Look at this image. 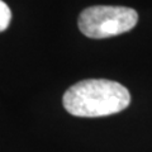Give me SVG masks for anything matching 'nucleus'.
I'll return each instance as SVG.
<instances>
[{
  "mask_svg": "<svg viewBox=\"0 0 152 152\" xmlns=\"http://www.w3.org/2000/svg\"><path fill=\"white\" fill-rule=\"evenodd\" d=\"M131 94L122 84L107 79H89L72 85L64 94V107L75 117L96 118L119 113L129 105Z\"/></svg>",
  "mask_w": 152,
  "mask_h": 152,
  "instance_id": "1",
  "label": "nucleus"
},
{
  "mask_svg": "<svg viewBox=\"0 0 152 152\" xmlns=\"http://www.w3.org/2000/svg\"><path fill=\"white\" fill-rule=\"evenodd\" d=\"M138 22L134 9L127 7L95 5L81 12L79 17V28L89 38L102 39L129 32Z\"/></svg>",
  "mask_w": 152,
  "mask_h": 152,
  "instance_id": "2",
  "label": "nucleus"
},
{
  "mask_svg": "<svg viewBox=\"0 0 152 152\" xmlns=\"http://www.w3.org/2000/svg\"><path fill=\"white\" fill-rule=\"evenodd\" d=\"M12 20V12L9 7L3 0H0V32L5 31L10 24Z\"/></svg>",
  "mask_w": 152,
  "mask_h": 152,
  "instance_id": "3",
  "label": "nucleus"
}]
</instances>
